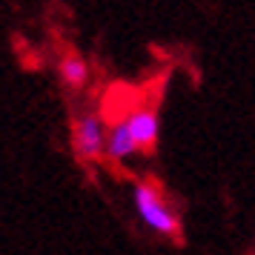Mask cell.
<instances>
[{"mask_svg":"<svg viewBox=\"0 0 255 255\" xmlns=\"http://www.w3.org/2000/svg\"><path fill=\"white\" fill-rule=\"evenodd\" d=\"M132 204L138 212L140 224L149 232L161 235V238H178L181 235V218L166 201H163L161 189L152 181H138L132 186Z\"/></svg>","mask_w":255,"mask_h":255,"instance_id":"6da1fadb","label":"cell"},{"mask_svg":"<svg viewBox=\"0 0 255 255\" xmlns=\"http://www.w3.org/2000/svg\"><path fill=\"white\" fill-rule=\"evenodd\" d=\"M72 152L83 163L106 158V129L101 115L83 112L72 121Z\"/></svg>","mask_w":255,"mask_h":255,"instance_id":"7a4b0ae2","label":"cell"},{"mask_svg":"<svg viewBox=\"0 0 255 255\" xmlns=\"http://www.w3.org/2000/svg\"><path fill=\"white\" fill-rule=\"evenodd\" d=\"M129 121V129L138 140L140 152H152L155 143H158V132H161V124H158V112L152 106H138L127 115Z\"/></svg>","mask_w":255,"mask_h":255,"instance_id":"3957f363","label":"cell"},{"mask_svg":"<svg viewBox=\"0 0 255 255\" xmlns=\"http://www.w3.org/2000/svg\"><path fill=\"white\" fill-rule=\"evenodd\" d=\"M135 152H140L138 140L132 135V129H129V121H115L109 132H106V161L112 163H124L127 158H132Z\"/></svg>","mask_w":255,"mask_h":255,"instance_id":"277c9868","label":"cell"},{"mask_svg":"<svg viewBox=\"0 0 255 255\" xmlns=\"http://www.w3.org/2000/svg\"><path fill=\"white\" fill-rule=\"evenodd\" d=\"M58 78L60 83L72 89V92H81L86 89V83L92 78V72H89V63L83 60V55H78L75 49H66L58 60Z\"/></svg>","mask_w":255,"mask_h":255,"instance_id":"5b68a950","label":"cell"}]
</instances>
